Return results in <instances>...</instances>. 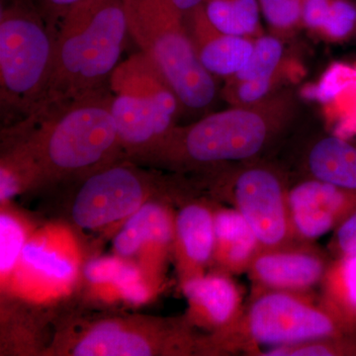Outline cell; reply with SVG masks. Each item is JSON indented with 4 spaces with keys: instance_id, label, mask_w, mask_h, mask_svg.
I'll list each match as a JSON object with an SVG mask.
<instances>
[{
    "instance_id": "cell-22",
    "label": "cell",
    "mask_w": 356,
    "mask_h": 356,
    "mask_svg": "<svg viewBox=\"0 0 356 356\" xmlns=\"http://www.w3.org/2000/svg\"><path fill=\"white\" fill-rule=\"evenodd\" d=\"M128 33L147 51L161 35L184 27V14L172 0H122Z\"/></svg>"
},
{
    "instance_id": "cell-4",
    "label": "cell",
    "mask_w": 356,
    "mask_h": 356,
    "mask_svg": "<svg viewBox=\"0 0 356 356\" xmlns=\"http://www.w3.org/2000/svg\"><path fill=\"white\" fill-rule=\"evenodd\" d=\"M350 332L312 292L252 289L238 320L206 337L205 350L257 355L259 346H294Z\"/></svg>"
},
{
    "instance_id": "cell-11",
    "label": "cell",
    "mask_w": 356,
    "mask_h": 356,
    "mask_svg": "<svg viewBox=\"0 0 356 356\" xmlns=\"http://www.w3.org/2000/svg\"><path fill=\"white\" fill-rule=\"evenodd\" d=\"M331 261L314 242L296 241L261 248L247 273L252 289L312 292L322 282Z\"/></svg>"
},
{
    "instance_id": "cell-29",
    "label": "cell",
    "mask_w": 356,
    "mask_h": 356,
    "mask_svg": "<svg viewBox=\"0 0 356 356\" xmlns=\"http://www.w3.org/2000/svg\"><path fill=\"white\" fill-rule=\"evenodd\" d=\"M317 35L332 43H341L355 36L356 0H332Z\"/></svg>"
},
{
    "instance_id": "cell-30",
    "label": "cell",
    "mask_w": 356,
    "mask_h": 356,
    "mask_svg": "<svg viewBox=\"0 0 356 356\" xmlns=\"http://www.w3.org/2000/svg\"><path fill=\"white\" fill-rule=\"evenodd\" d=\"M273 35L289 37L302 27V0H257Z\"/></svg>"
},
{
    "instance_id": "cell-33",
    "label": "cell",
    "mask_w": 356,
    "mask_h": 356,
    "mask_svg": "<svg viewBox=\"0 0 356 356\" xmlns=\"http://www.w3.org/2000/svg\"><path fill=\"white\" fill-rule=\"evenodd\" d=\"M44 2V6L51 9V11H54L57 15V19H60V16L63 15L70 8V6L76 4V2L81 1V0H42Z\"/></svg>"
},
{
    "instance_id": "cell-21",
    "label": "cell",
    "mask_w": 356,
    "mask_h": 356,
    "mask_svg": "<svg viewBox=\"0 0 356 356\" xmlns=\"http://www.w3.org/2000/svg\"><path fill=\"white\" fill-rule=\"evenodd\" d=\"M316 102L324 107L334 135L356 137V65L330 70L316 88Z\"/></svg>"
},
{
    "instance_id": "cell-10",
    "label": "cell",
    "mask_w": 356,
    "mask_h": 356,
    "mask_svg": "<svg viewBox=\"0 0 356 356\" xmlns=\"http://www.w3.org/2000/svg\"><path fill=\"white\" fill-rule=\"evenodd\" d=\"M184 108H207L217 95L214 76L199 60L184 27L161 35L146 51Z\"/></svg>"
},
{
    "instance_id": "cell-6",
    "label": "cell",
    "mask_w": 356,
    "mask_h": 356,
    "mask_svg": "<svg viewBox=\"0 0 356 356\" xmlns=\"http://www.w3.org/2000/svg\"><path fill=\"white\" fill-rule=\"evenodd\" d=\"M220 188L243 217L261 248L296 242L290 218L286 177L277 168L261 161L236 163L220 177Z\"/></svg>"
},
{
    "instance_id": "cell-7",
    "label": "cell",
    "mask_w": 356,
    "mask_h": 356,
    "mask_svg": "<svg viewBox=\"0 0 356 356\" xmlns=\"http://www.w3.org/2000/svg\"><path fill=\"white\" fill-rule=\"evenodd\" d=\"M83 266L74 232L65 225H46L33 229L6 293L31 303H51L72 292Z\"/></svg>"
},
{
    "instance_id": "cell-28",
    "label": "cell",
    "mask_w": 356,
    "mask_h": 356,
    "mask_svg": "<svg viewBox=\"0 0 356 356\" xmlns=\"http://www.w3.org/2000/svg\"><path fill=\"white\" fill-rule=\"evenodd\" d=\"M264 356H356V332L259 351Z\"/></svg>"
},
{
    "instance_id": "cell-32",
    "label": "cell",
    "mask_w": 356,
    "mask_h": 356,
    "mask_svg": "<svg viewBox=\"0 0 356 356\" xmlns=\"http://www.w3.org/2000/svg\"><path fill=\"white\" fill-rule=\"evenodd\" d=\"M332 0H302V27L317 35Z\"/></svg>"
},
{
    "instance_id": "cell-2",
    "label": "cell",
    "mask_w": 356,
    "mask_h": 356,
    "mask_svg": "<svg viewBox=\"0 0 356 356\" xmlns=\"http://www.w3.org/2000/svg\"><path fill=\"white\" fill-rule=\"evenodd\" d=\"M58 23L50 77L37 111L106 88L129 34L122 0H81Z\"/></svg>"
},
{
    "instance_id": "cell-13",
    "label": "cell",
    "mask_w": 356,
    "mask_h": 356,
    "mask_svg": "<svg viewBox=\"0 0 356 356\" xmlns=\"http://www.w3.org/2000/svg\"><path fill=\"white\" fill-rule=\"evenodd\" d=\"M288 203L297 240L314 242L355 212L356 191L306 177L290 187Z\"/></svg>"
},
{
    "instance_id": "cell-15",
    "label": "cell",
    "mask_w": 356,
    "mask_h": 356,
    "mask_svg": "<svg viewBox=\"0 0 356 356\" xmlns=\"http://www.w3.org/2000/svg\"><path fill=\"white\" fill-rule=\"evenodd\" d=\"M187 304V322L215 332L224 331L240 317L243 309L241 288L232 275L214 270L181 282Z\"/></svg>"
},
{
    "instance_id": "cell-18",
    "label": "cell",
    "mask_w": 356,
    "mask_h": 356,
    "mask_svg": "<svg viewBox=\"0 0 356 356\" xmlns=\"http://www.w3.org/2000/svg\"><path fill=\"white\" fill-rule=\"evenodd\" d=\"M214 270L229 275L247 273L261 245L247 220L236 208L215 207Z\"/></svg>"
},
{
    "instance_id": "cell-26",
    "label": "cell",
    "mask_w": 356,
    "mask_h": 356,
    "mask_svg": "<svg viewBox=\"0 0 356 356\" xmlns=\"http://www.w3.org/2000/svg\"><path fill=\"white\" fill-rule=\"evenodd\" d=\"M33 229L24 218L2 206L0 214V283L6 293Z\"/></svg>"
},
{
    "instance_id": "cell-23",
    "label": "cell",
    "mask_w": 356,
    "mask_h": 356,
    "mask_svg": "<svg viewBox=\"0 0 356 356\" xmlns=\"http://www.w3.org/2000/svg\"><path fill=\"white\" fill-rule=\"evenodd\" d=\"M320 286L323 304L356 332V252L332 257Z\"/></svg>"
},
{
    "instance_id": "cell-24",
    "label": "cell",
    "mask_w": 356,
    "mask_h": 356,
    "mask_svg": "<svg viewBox=\"0 0 356 356\" xmlns=\"http://www.w3.org/2000/svg\"><path fill=\"white\" fill-rule=\"evenodd\" d=\"M203 6L220 31L252 39L264 35L257 0H204Z\"/></svg>"
},
{
    "instance_id": "cell-17",
    "label": "cell",
    "mask_w": 356,
    "mask_h": 356,
    "mask_svg": "<svg viewBox=\"0 0 356 356\" xmlns=\"http://www.w3.org/2000/svg\"><path fill=\"white\" fill-rule=\"evenodd\" d=\"M184 17L199 60L211 74L227 79L247 64L254 39L220 31L211 22L203 4Z\"/></svg>"
},
{
    "instance_id": "cell-9",
    "label": "cell",
    "mask_w": 356,
    "mask_h": 356,
    "mask_svg": "<svg viewBox=\"0 0 356 356\" xmlns=\"http://www.w3.org/2000/svg\"><path fill=\"white\" fill-rule=\"evenodd\" d=\"M147 175L135 166L113 163L86 175L70 209L79 228L98 231L123 224L149 200Z\"/></svg>"
},
{
    "instance_id": "cell-5",
    "label": "cell",
    "mask_w": 356,
    "mask_h": 356,
    "mask_svg": "<svg viewBox=\"0 0 356 356\" xmlns=\"http://www.w3.org/2000/svg\"><path fill=\"white\" fill-rule=\"evenodd\" d=\"M56 30L33 0H2L0 95L2 107L24 118L39 108L50 77Z\"/></svg>"
},
{
    "instance_id": "cell-14",
    "label": "cell",
    "mask_w": 356,
    "mask_h": 356,
    "mask_svg": "<svg viewBox=\"0 0 356 356\" xmlns=\"http://www.w3.org/2000/svg\"><path fill=\"white\" fill-rule=\"evenodd\" d=\"M113 115L122 154L152 156L177 127V115L147 100L114 95Z\"/></svg>"
},
{
    "instance_id": "cell-27",
    "label": "cell",
    "mask_w": 356,
    "mask_h": 356,
    "mask_svg": "<svg viewBox=\"0 0 356 356\" xmlns=\"http://www.w3.org/2000/svg\"><path fill=\"white\" fill-rule=\"evenodd\" d=\"M284 53L282 41L275 35L264 34L254 38V50L247 64L233 76L227 79L226 83H245L270 74L284 60Z\"/></svg>"
},
{
    "instance_id": "cell-3",
    "label": "cell",
    "mask_w": 356,
    "mask_h": 356,
    "mask_svg": "<svg viewBox=\"0 0 356 356\" xmlns=\"http://www.w3.org/2000/svg\"><path fill=\"white\" fill-rule=\"evenodd\" d=\"M296 103L289 89L261 102L236 105L175 127L154 154L177 165L210 166L254 161L286 128Z\"/></svg>"
},
{
    "instance_id": "cell-12",
    "label": "cell",
    "mask_w": 356,
    "mask_h": 356,
    "mask_svg": "<svg viewBox=\"0 0 356 356\" xmlns=\"http://www.w3.org/2000/svg\"><path fill=\"white\" fill-rule=\"evenodd\" d=\"M175 215L163 203L147 201L117 231L112 242L114 254L136 262L159 280L172 254Z\"/></svg>"
},
{
    "instance_id": "cell-1",
    "label": "cell",
    "mask_w": 356,
    "mask_h": 356,
    "mask_svg": "<svg viewBox=\"0 0 356 356\" xmlns=\"http://www.w3.org/2000/svg\"><path fill=\"white\" fill-rule=\"evenodd\" d=\"M107 89L43 108L19 124L21 146L30 154L39 182L88 173L122 154Z\"/></svg>"
},
{
    "instance_id": "cell-8",
    "label": "cell",
    "mask_w": 356,
    "mask_h": 356,
    "mask_svg": "<svg viewBox=\"0 0 356 356\" xmlns=\"http://www.w3.org/2000/svg\"><path fill=\"white\" fill-rule=\"evenodd\" d=\"M181 325L147 318H113L95 323L70 341L74 356L189 355L201 353V339Z\"/></svg>"
},
{
    "instance_id": "cell-34",
    "label": "cell",
    "mask_w": 356,
    "mask_h": 356,
    "mask_svg": "<svg viewBox=\"0 0 356 356\" xmlns=\"http://www.w3.org/2000/svg\"><path fill=\"white\" fill-rule=\"evenodd\" d=\"M172 1L178 10L185 15L193 9L197 8L198 6H202L204 0H172Z\"/></svg>"
},
{
    "instance_id": "cell-20",
    "label": "cell",
    "mask_w": 356,
    "mask_h": 356,
    "mask_svg": "<svg viewBox=\"0 0 356 356\" xmlns=\"http://www.w3.org/2000/svg\"><path fill=\"white\" fill-rule=\"evenodd\" d=\"M306 177L356 191V140L332 135L312 143L302 159Z\"/></svg>"
},
{
    "instance_id": "cell-16",
    "label": "cell",
    "mask_w": 356,
    "mask_h": 356,
    "mask_svg": "<svg viewBox=\"0 0 356 356\" xmlns=\"http://www.w3.org/2000/svg\"><path fill=\"white\" fill-rule=\"evenodd\" d=\"M214 209L210 204L191 201L175 213L172 254L180 283L205 273L212 264Z\"/></svg>"
},
{
    "instance_id": "cell-19",
    "label": "cell",
    "mask_w": 356,
    "mask_h": 356,
    "mask_svg": "<svg viewBox=\"0 0 356 356\" xmlns=\"http://www.w3.org/2000/svg\"><path fill=\"white\" fill-rule=\"evenodd\" d=\"M108 86L114 95L147 100L177 115L182 107L153 60L144 51L118 64L110 76Z\"/></svg>"
},
{
    "instance_id": "cell-25",
    "label": "cell",
    "mask_w": 356,
    "mask_h": 356,
    "mask_svg": "<svg viewBox=\"0 0 356 356\" xmlns=\"http://www.w3.org/2000/svg\"><path fill=\"white\" fill-rule=\"evenodd\" d=\"M304 70L298 60L285 58L277 69L266 76L240 83H228L222 88V97L232 106L254 104L282 90L287 84L298 81Z\"/></svg>"
},
{
    "instance_id": "cell-31",
    "label": "cell",
    "mask_w": 356,
    "mask_h": 356,
    "mask_svg": "<svg viewBox=\"0 0 356 356\" xmlns=\"http://www.w3.org/2000/svg\"><path fill=\"white\" fill-rule=\"evenodd\" d=\"M334 257L356 252V211L334 231L329 245Z\"/></svg>"
}]
</instances>
